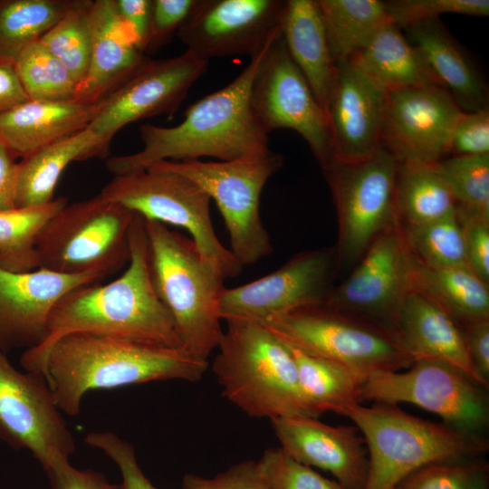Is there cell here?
Returning a JSON list of instances; mask_svg holds the SVG:
<instances>
[{"instance_id": "cell-3", "label": "cell", "mask_w": 489, "mask_h": 489, "mask_svg": "<svg viewBox=\"0 0 489 489\" xmlns=\"http://www.w3.org/2000/svg\"><path fill=\"white\" fill-rule=\"evenodd\" d=\"M207 367V360L184 348L72 333L53 346L45 378L61 411L76 416L89 391L157 380L195 382L201 379Z\"/></svg>"}, {"instance_id": "cell-47", "label": "cell", "mask_w": 489, "mask_h": 489, "mask_svg": "<svg viewBox=\"0 0 489 489\" xmlns=\"http://www.w3.org/2000/svg\"><path fill=\"white\" fill-rule=\"evenodd\" d=\"M456 217L463 233L467 266L488 284L489 220L460 215H456Z\"/></svg>"}, {"instance_id": "cell-36", "label": "cell", "mask_w": 489, "mask_h": 489, "mask_svg": "<svg viewBox=\"0 0 489 489\" xmlns=\"http://www.w3.org/2000/svg\"><path fill=\"white\" fill-rule=\"evenodd\" d=\"M455 203V213L489 220V154L449 156L436 163Z\"/></svg>"}, {"instance_id": "cell-4", "label": "cell", "mask_w": 489, "mask_h": 489, "mask_svg": "<svg viewBox=\"0 0 489 489\" xmlns=\"http://www.w3.org/2000/svg\"><path fill=\"white\" fill-rule=\"evenodd\" d=\"M225 321L212 364L223 396L254 417H314L288 347L259 321Z\"/></svg>"}, {"instance_id": "cell-42", "label": "cell", "mask_w": 489, "mask_h": 489, "mask_svg": "<svg viewBox=\"0 0 489 489\" xmlns=\"http://www.w3.org/2000/svg\"><path fill=\"white\" fill-rule=\"evenodd\" d=\"M387 11L400 29L439 19L444 14L488 16V0H391L384 1Z\"/></svg>"}, {"instance_id": "cell-30", "label": "cell", "mask_w": 489, "mask_h": 489, "mask_svg": "<svg viewBox=\"0 0 489 489\" xmlns=\"http://www.w3.org/2000/svg\"><path fill=\"white\" fill-rule=\"evenodd\" d=\"M411 291L434 302L460 326L489 319L488 284L467 266L434 268L415 258Z\"/></svg>"}, {"instance_id": "cell-26", "label": "cell", "mask_w": 489, "mask_h": 489, "mask_svg": "<svg viewBox=\"0 0 489 489\" xmlns=\"http://www.w3.org/2000/svg\"><path fill=\"white\" fill-rule=\"evenodd\" d=\"M440 85L464 112L489 107L488 87L479 71L440 19L405 29Z\"/></svg>"}, {"instance_id": "cell-16", "label": "cell", "mask_w": 489, "mask_h": 489, "mask_svg": "<svg viewBox=\"0 0 489 489\" xmlns=\"http://www.w3.org/2000/svg\"><path fill=\"white\" fill-rule=\"evenodd\" d=\"M338 268L335 247L301 252L271 273L224 290L220 317L264 321L298 309L324 304Z\"/></svg>"}, {"instance_id": "cell-46", "label": "cell", "mask_w": 489, "mask_h": 489, "mask_svg": "<svg viewBox=\"0 0 489 489\" xmlns=\"http://www.w3.org/2000/svg\"><path fill=\"white\" fill-rule=\"evenodd\" d=\"M181 489H269L254 461H244L211 478L187 474Z\"/></svg>"}, {"instance_id": "cell-8", "label": "cell", "mask_w": 489, "mask_h": 489, "mask_svg": "<svg viewBox=\"0 0 489 489\" xmlns=\"http://www.w3.org/2000/svg\"><path fill=\"white\" fill-rule=\"evenodd\" d=\"M135 216L101 194L67 204L39 235V267L103 277L116 273L129 261V231Z\"/></svg>"}, {"instance_id": "cell-12", "label": "cell", "mask_w": 489, "mask_h": 489, "mask_svg": "<svg viewBox=\"0 0 489 489\" xmlns=\"http://www.w3.org/2000/svg\"><path fill=\"white\" fill-rule=\"evenodd\" d=\"M485 388L455 368L433 360H414L405 371H376L361 386V402L410 403L445 424L480 434L488 426Z\"/></svg>"}, {"instance_id": "cell-23", "label": "cell", "mask_w": 489, "mask_h": 489, "mask_svg": "<svg viewBox=\"0 0 489 489\" xmlns=\"http://www.w3.org/2000/svg\"><path fill=\"white\" fill-rule=\"evenodd\" d=\"M89 21L91 62L87 75L77 86L75 100L91 104L104 99L149 58L137 46L114 0L91 1Z\"/></svg>"}, {"instance_id": "cell-45", "label": "cell", "mask_w": 489, "mask_h": 489, "mask_svg": "<svg viewBox=\"0 0 489 489\" xmlns=\"http://www.w3.org/2000/svg\"><path fill=\"white\" fill-rule=\"evenodd\" d=\"M448 153L449 156L489 154V107L461 112L452 130Z\"/></svg>"}, {"instance_id": "cell-10", "label": "cell", "mask_w": 489, "mask_h": 489, "mask_svg": "<svg viewBox=\"0 0 489 489\" xmlns=\"http://www.w3.org/2000/svg\"><path fill=\"white\" fill-rule=\"evenodd\" d=\"M100 194L146 220L187 230L203 258L225 279L241 273L243 267L215 232L210 197L189 178L147 168L114 176Z\"/></svg>"}, {"instance_id": "cell-14", "label": "cell", "mask_w": 489, "mask_h": 489, "mask_svg": "<svg viewBox=\"0 0 489 489\" xmlns=\"http://www.w3.org/2000/svg\"><path fill=\"white\" fill-rule=\"evenodd\" d=\"M0 438L14 449L30 451L45 472L69 460L75 450L46 378L16 369L1 348Z\"/></svg>"}, {"instance_id": "cell-24", "label": "cell", "mask_w": 489, "mask_h": 489, "mask_svg": "<svg viewBox=\"0 0 489 489\" xmlns=\"http://www.w3.org/2000/svg\"><path fill=\"white\" fill-rule=\"evenodd\" d=\"M397 332L413 360H433L463 372L488 388L469 357L462 327L434 302L410 291L400 308Z\"/></svg>"}, {"instance_id": "cell-38", "label": "cell", "mask_w": 489, "mask_h": 489, "mask_svg": "<svg viewBox=\"0 0 489 489\" xmlns=\"http://www.w3.org/2000/svg\"><path fill=\"white\" fill-rule=\"evenodd\" d=\"M14 64L29 99L75 100L77 82L67 68L40 41L26 46Z\"/></svg>"}, {"instance_id": "cell-35", "label": "cell", "mask_w": 489, "mask_h": 489, "mask_svg": "<svg viewBox=\"0 0 489 489\" xmlns=\"http://www.w3.org/2000/svg\"><path fill=\"white\" fill-rule=\"evenodd\" d=\"M71 0L0 2V59L14 62L18 54L40 39L65 14Z\"/></svg>"}, {"instance_id": "cell-25", "label": "cell", "mask_w": 489, "mask_h": 489, "mask_svg": "<svg viewBox=\"0 0 489 489\" xmlns=\"http://www.w3.org/2000/svg\"><path fill=\"white\" fill-rule=\"evenodd\" d=\"M101 108V101L29 99L0 116V141L15 158H24L86 129Z\"/></svg>"}, {"instance_id": "cell-34", "label": "cell", "mask_w": 489, "mask_h": 489, "mask_svg": "<svg viewBox=\"0 0 489 489\" xmlns=\"http://www.w3.org/2000/svg\"><path fill=\"white\" fill-rule=\"evenodd\" d=\"M67 204V198L58 197L45 205L0 211V268L11 273L39 268V235Z\"/></svg>"}, {"instance_id": "cell-28", "label": "cell", "mask_w": 489, "mask_h": 489, "mask_svg": "<svg viewBox=\"0 0 489 489\" xmlns=\"http://www.w3.org/2000/svg\"><path fill=\"white\" fill-rule=\"evenodd\" d=\"M110 143L87 127L23 158L18 163L16 207L52 202L57 182L67 166L72 161L106 157Z\"/></svg>"}, {"instance_id": "cell-31", "label": "cell", "mask_w": 489, "mask_h": 489, "mask_svg": "<svg viewBox=\"0 0 489 489\" xmlns=\"http://www.w3.org/2000/svg\"><path fill=\"white\" fill-rule=\"evenodd\" d=\"M316 1L335 64L350 59L392 23L384 1Z\"/></svg>"}, {"instance_id": "cell-6", "label": "cell", "mask_w": 489, "mask_h": 489, "mask_svg": "<svg viewBox=\"0 0 489 489\" xmlns=\"http://www.w3.org/2000/svg\"><path fill=\"white\" fill-rule=\"evenodd\" d=\"M339 415L351 419L366 443L369 466L363 489H396L426 465L476 457L488 450L480 434L416 417L398 405L356 404Z\"/></svg>"}, {"instance_id": "cell-41", "label": "cell", "mask_w": 489, "mask_h": 489, "mask_svg": "<svg viewBox=\"0 0 489 489\" xmlns=\"http://www.w3.org/2000/svg\"><path fill=\"white\" fill-rule=\"evenodd\" d=\"M269 489H344L287 454L281 446L266 449L257 462Z\"/></svg>"}, {"instance_id": "cell-48", "label": "cell", "mask_w": 489, "mask_h": 489, "mask_svg": "<svg viewBox=\"0 0 489 489\" xmlns=\"http://www.w3.org/2000/svg\"><path fill=\"white\" fill-rule=\"evenodd\" d=\"M46 473L49 489H120V484H111L101 474L91 469H77L69 460L53 465Z\"/></svg>"}, {"instance_id": "cell-17", "label": "cell", "mask_w": 489, "mask_h": 489, "mask_svg": "<svg viewBox=\"0 0 489 489\" xmlns=\"http://www.w3.org/2000/svg\"><path fill=\"white\" fill-rule=\"evenodd\" d=\"M461 112L440 86L389 91L380 146L398 165L435 164L449 156L452 130Z\"/></svg>"}, {"instance_id": "cell-51", "label": "cell", "mask_w": 489, "mask_h": 489, "mask_svg": "<svg viewBox=\"0 0 489 489\" xmlns=\"http://www.w3.org/2000/svg\"><path fill=\"white\" fill-rule=\"evenodd\" d=\"M28 100L14 62L0 59V116Z\"/></svg>"}, {"instance_id": "cell-13", "label": "cell", "mask_w": 489, "mask_h": 489, "mask_svg": "<svg viewBox=\"0 0 489 489\" xmlns=\"http://www.w3.org/2000/svg\"><path fill=\"white\" fill-rule=\"evenodd\" d=\"M250 99L256 119L268 134L277 129L296 131L321 169L334 159L325 112L291 58L281 30L260 63Z\"/></svg>"}, {"instance_id": "cell-15", "label": "cell", "mask_w": 489, "mask_h": 489, "mask_svg": "<svg viewBox=\"0 0 489 489\" xmlns=\"http://www.w3.org/2000/svg\"><path fill=\"white\" fill-rule=\"evenodd\" d=\"M414 264L398 223L371 243L349 276L332 287L324 304L397 332L400 308L411 291Z\"/></svg>"}, {"instance_id": "cell-53", "label": "cell", "mask_w": 489, "mask_h": 489, "mask_svg": "<svg viewBox=\"0 0 489 489\" xmlns=\"http://www.w3.org/2000/svg\"><path fill=\"white\" fill-rule=\"evenodd\" d=\"M396 489H399L398 487H397Z\"/></svg>"}, {"instance_id": "cell-43", "label": "cell", "mask_w": 489, "mask_h": 489, "mask_svg": "<svg viewBox=\"0 0 489 489\" xmlns=\"http://www.w3.org/2000/svg\"><path fill=\"white\" fill-rule=\"evenodd\" d=\"M84 441L114 461L122 476L120 489H158L140 469L135 449L129 442L109 431L89 433Z\"/></svg>"}, {"instance_id": "cell-5", "label": "cell", "mask_w": 489, "mask_h": 489, "mask_svg": "<svg viewBox=\"0 0 489 489\" xmlns=\"http://www.w3.org/2000/svg\"><path fill=\"white\" fill-rule=\"evenodd\" d=\"M144 225L156 293L170 313L183 348L207 360L223 332L220 302L225 279L192 239L157 221L144 219Z\"/></svg>"}, {"instance_id": "cell-44", "label": "cell", "mask_w": 489, "mask_h": 489, "mask_svg": "<svg viewBox=\"0 0 489 489\" xmlns=\"http://www.w3.org/2000/svg\"><path fill=\"white\" fill-rule=\"evenodd\" d=\"M199 0H152L145 52L155 53L187 21Z\"/></svg>"}, {"instance_id": "cell-20", "label": "cell", "mask_w": 489, "mask_h": 489, "mask_svg": "<svg viewBox=\"0 0 489 489\" xmlns=\"http://www.w3.org/2000/svg\"><path fill=\"white\" fill-rule=\"evenodd\" d=\"M388 93L350 61L336 63L325 110L335 159L359 162L376 153Z\"/></svg>"}, {"instance_id": "cell-39", "label": "cell", "mask_w": 489, "mask_h": 489, "mask_svg": "<svg viewBox=\"0 0 489 489\" xmlns=\"http://www.w3.org/2000/svg\"><path fill=\"white\" fill-rule=\"evenodd\" d=\"M401 227L418 263L434 268L467 266L456 214L427 224Z\"/></svg>"}, {"instance_id": "cell-49", "label": "cell", "mask_w": 489, "mask_h": 489, "mask_svg": "<svg viewBox=\"0 0 489 489\" xmlns=\"http://www.w3.org/2000/svg\"><path fill=\"white\" fill-rule=\"evenodd\" d=\"M152 0H114L115 7L132 34L137 46L145 53L149 37Z\"/></svg>"}, {"instance_id": "cell-2", "label": "cell", "mask_w": 489, "mask_h": 489, "mask_svg": "<svg viewBox=\"0 0 489 489\" xmlns=\"http://www.w3.org/2000/svg\"><path fill=\"white\" fill-rule=\"evenodd\" d=\"M279 34L280 29L231 82L191 104L179 124L141 125L142 149L133 154L108 158L109 171L118 176L166 160L212 157L227 161L271 153L269 134L254 113L250 95L260 63Z\"/></svg>"}, {"instance_id": "cell-9", "label": "cell", "mask_w": 489, "mask_h": 489, "mask_svg": "<svg viewBox=\"0 0 489 489\" xmlns=\"http://www.w3.org/2000/svg\"><path fill=\"white\" fill-rule=\"evenodd\" d=\"M283 157L271 152L227 161L166 160L148 168L180 174L214 200L229 234L230 251L242 267L252 265L273 251L260 215V197Z\"/></svg>"}, {"instance_id": "cell-32", "label": "cell", "mask_w": 489, "mask_h": 489, "mask_svg": "<svg viewBox=\"0 0 489 489\" xmlns=\"http://www.w3.org/2000/svg\"><path fill=\"white\" fill-rule=\"evenodd\" d=\"M285 345L294 359L302 397L314 417L361 404L363 377L343 365Z\"/></svg>"}, {"instance_id": "cell-1", "label": "cell", "mask_w": 489, "mask_h": 489, "mask_svg": "<svg viewBox=\"0 0 489 489\" xmlns=\"http://www.w3.org/2000/svg\"><path fill=\"white\" fill-rule=\"evenodd\" d=\"M127 270L106 284L81 285L54 306L42 341L21 356L22 367L46 375L54 343L72 333L125 338L171 348H183L172 317L158 297L150 277L144 219L136 214L129 231Z\"/></svg>"}, {"instance_id": "cell-27", "label": "cell", "mask_w": 489, "mask_h": 489, "mask_svg": "<svg viewBox=\"0 0 489 489\" xmlns=\"http://www.w3.org/2000/svg\"><path fill=\"white\" fill-rule=\"evenodd\" d=\"M280 30L291 58L325 112L335 79L336 64L317 1H285Z\"/></svg>"}, {"instance_id": "cell-22", "label": "cell", "mask_w": 489, "mask_h": 489, "mask_svg": "<svg viewBox=\"0 0 489 489\" xmlns=\"http://www.w3.org/2000/svg\"><path fill=\"white\" fill-rule=\"evenodd\" d=\"M281 447L298 462L331 473L344 489H363L368 450L355 426H331L316 417L271 420Z\"/></svg>"}, {"instance_id": "cell-19", "label": "cell", "mask_w": 489, "mask_h": 489, "mask_svg": "<svg viewBox=\"0 0 489 489\" xmlns=\"http://www.w3.org/2000/svg\"><path fill=\"white\" fill-rule=\"evenodd\" d=\"M285 1L199 0L177 32L187 50L211 58L257 54L279 31Z\"/></svg>"}, {"instance_id": "cell-37", "label": "cell", "mask_w": 489, "mask_h": 489, "mask_svg": "<svg viewBox=\"0 0 489 489\" xmlns=\"http://www.w3.org/2000/svg\"><path fill=\"white\" fill-rule=\"evenodd\" d=\"M91 1L74 0L40 43L70 72L77 84L87 75L91 53L89 10Z\"/></svg>"}, {"instance_id": "cell-50", "label": "cell", "mask_w": 489, "mask_h": 489, "mask_svg": "<svg viewBox=\"0 0 489 489\" xmlns=\"http://www.w3.org/2000/svg\"><path fill=\"white\" fill-rule=\"evenodd\" d=\"M469 357L479 375L489 382V319L461 326Z\"/></svg>"}, {"instance_id": "cell-21", "label": "cell", "mask_w": 489, "mask_h": 489, "mask_svg": "<svg viewBox=\"0 0 489 489\" xmlns=\"http://www.w3.org/2000/svg\"><path fill=\"white\" fill-rule=\"evenodd\" d=\"M103 278L95 273L66 274L42 267L27 273L0 268V348L6 353L38 345L57 302L72 290Z\"/></svg>"}, {"instance_id": "cell-52", "label": "cell", "mask_w": 489, "mask_h": 489, "mask_svg": "<svg viewBox=\"0 0 489 489\" xmlns=\"http://www.w3.org/2000/svg\"><path fill=\"white\" fill-rule=\"evenodd\" d=\"M17 179L15 157L0 141V211L16 207Z\"/></svg>"}, {"instance_id": "cell-7", "label": "cell", "mask_w": 489, "mask_h": 489, "mask_svg": "<svg viewBox=\"0 0 489 489\" xmlns=\"http://www.w3.org/2000/svg\"><path fill=\"white\" fill-rule=\"evenodd\" d=\"M259 322L285 344L343 365L364 379L372 372L400 371L414 362L398 332L325 304Z\"/></svg>"}, {"instance_id": "cell-18", "label": "cell", "mask_w": 489, "mask_h": 489, "mask_svg": "<svg viewBox=\"0 0 489 489\" xmlns=\"http://www.w3.org/2000/svg\"><path fill=\"white\" fill-rule=\"evenodd\" d=\"M209 61L186 50L167 59H149L104 99L88 126L110 142L126 125L160 114L172 115L191 87L206 72Z\"/></svg>"}, {"instance_id": "cell-40", "label": "cell", "mask_w": 489, "mask_h": 489, "mask_svg": "<svg viewBox=\"0 0 489 489\" xmlns=\"http://www.w3.org/2000/svg\"><path fill=\"white\" fill-rule=\"evenodd\" d=\"M399 489H489V465L475 457L434 462L407 476Z\"/></svg>"}, {"instance_id": "cell-33", "label": "cell", "mask_w": 489, "mask_h": 489, "mask_svg": "<svg viewBox=\"0 0 489 489\" xmlns=\"http://www.w3.org/2000/svg\"><path fill=\"white\" fill-rule=\"evenodd\" d=\"M396 206L401 225H417L455 214L453 196L436 163L398 165Z\"/></svg>"}, {"instance_id": "cell-29", "label": "cell", "mask_w": 489, "mask_h": 489, "mask_svg": "<svg viewBox=\"0 0 489 489\" xmlns=\"http://www.w3.org/2000/svg\"><path fill=\"white\" fill-rule=\"evenodd\" d=\"M382 88L389 91L440 86L419 51L389 23L349 59Z\"/></svg>"}, {"instance_id": "cell-11", "label": "cell", "mask_w": 489, "mask_h": 489, "mask_svg": "<svg viewBox=\"0 0 489 489\" xmlns=\"http://www.w3.org/2000/svg\"><path fill=\"white\" fill-rule=\"evenodd\" d=\"M397 160L381 146L368 159H333L322 169L338 218V268L355 265L371 243L398 225Z\"/></svg>"}]
</instances>
